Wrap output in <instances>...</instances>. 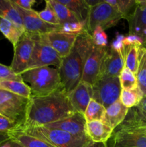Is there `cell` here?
Instances as JSON below:
<instances>
[{
    "instance_id": "32",
    "label": "cell",
    "mask_w": 146,
    "mask_h": 147,
    "mask_svg": "<svg viewBox=\"0 0 146 147\" xmlns=\"http://www.w3.org/2000/svg\"><path fill=\"white\" fill-rule=\"evenodd\" d=\"M119 79L123 90H131L138 87L136 75L126 67L122 70Z\"/></svg>"
},
{
    "instance_id": "12",
    "label": "cell",
    "mask_w": 146,
    "mask_h": 147,
    "mask_svg": "<svg viewBox=\"0 0 146 147\" xmlns=\"http://www.w3.org/2000/svg\"><path fill=\"white\" fill-rule=\"evenodd\" d=\"M107 47H100L93 45L92 49L84 64L81 81L94 86L100 79V70L103 57L107 52Z\"/></svg>"
},
{
    "instance_id": "30",
    "label": "cell",
    "mask_w": 146,
    "mask_h": 147,
    "mask_svg": "<svg viewBox=\"0 0 146 147\" xmlns=\"http://www.w3.org/2000/svg\"><path fill=\"white\" fill-rule=\"evenodd\" d=\"M144 98L143 93L138 87L134 90H122L120 96V101L128 109L135 107L139 104Z\"/></svg>"
},
{
    "instance_id": "31",
    "label": "cell",
    "mask_w": 146,
    "mask_h": 147,
    "mask_svg": "<svg viewBox=\"0 0 146 147\" xmlns=\"http://www.w3.org/2000/svg\"><path fill=\"white\" fill-rule=\"evenodd\" d=\"M114 7L124 19H127L136 7V0H105Z\"/></svg>"
},
{
    "instance_id": "43",
    "label": "cell",
    "mask_w": 146,
    "mask_h": 147,
    "mask_svg": "<svg viewBox=\"0 0 146 147\" xmlns=\"http://www.w3.org/2000/svg\"><path fill=\"white\" fill-rule=\"evenodd\" d=\"M102 1V0H85V2L87 3V5L89 6V7H94V6L97 5L99 3H100Z\"/></svg>"
},
{
    "instance_id": "41",
    "label": "cell",
    "mask_w": 146,
    "mask_h": 147,
    "mask_svg": "<svg viewBox=\"0 0 146 147\" xmlns=\"http://www.w3.org/2000/svg\"><path fill=\"white\" fill-rule=\"evenodd\" d=\"M86 147H107V143H95L91 142Z\"/></svg>"
},
{
    "instance_id": "38",
    "label": "cell",
    "mask_w": 146,
    "mask_h": 147,
    "mask_svg": "<svg viewBox=\"0 0 146 147\" xmlns=\"http://www.w3.org/2000/svg\"><path fill=\"white\" fill-rule=\"evenodd\" d=\"M125 37V36H124L123 34H117L116 35L115 38L112 42L111 45L110 46V48L125 54V47L124 45Z\"/></svg>"
},
{
    "instance_id": "36",
    "label": "cell",
    "mask_w": 146,
    "mask_h": 147,
    "mask_svg": "<svg viewBox=\"0 0 146 147\" xmlns=\"http://www.w3.org/2000/svg\"><path fill=\"white\" fill-rule=\"evenodd\" d=\"M23 81L21 75L14 73L10 66H6L0 63V81Z\"/></svg>"
},
{
    "instance_id": "16",
    "label": "cell",
    "mask_w": 146,
    "mask_h": 147,
    "mask_svg": "<svg viewBox=\"0 0 146 147\" xmlns=\"http://www.w3.org/2000/svg\"><path fill=\"white\" fill-rule=\"evenodd\" d=\"M125 67V54L107 47L103 57L100 78L107 77H119Z\"/></svg>"
},
{
    "instance_id": "14",
    "label": "cell",
    "mask_w": 146,
    "mask_h": 147,
    "mask_svg": "<svg viewBox=\"0 0 146 147\" xmlns=\"http://www.w3.org/2000/svg\"><path fill=\"white\" fill-rule=\"evenodd\" d=\"M86 121L84 114L74 112L71 116L61 119L58 121L45 125V127L60 129L72 135L80 137L87 136L86 133ZM88 137V136H87Z\"/></svg>"
},
{
    "instance_id": "18",
    "label": "cell",
    "mask_w": 146,
    "mask_h": 147,
    "mask_svg": "<svg viewBox=\"0 0 146 147\" xmlns=\"http://www.w3.org/2000/svg\"><path fill=\"white\" fill-rule=\"evenodd\" d=\"M118 129H146V96L128 113Z\"/></svg>"
},
{
    "instance_id": "37",
    "label": "cell",
    "mask_w": 146,
    "mask_h": 147,
    "mask_svg": "<svg viewBox=\"0 0 146 147\" xmlns=\"http://www.w3.org/2000/svg\"><path fill=\"white\" fill-rule=\"evenodd\" d=\"M19 129L20 126L19 125L0 114V134L9 135L11 133Z\"/></svg>"
},
{
    "instance_id": "21",
    "label": "cell",
    "mask_w": 146,
    "mask_h": 147,
    "mask_svg": "<svg viewBox=\"0 0 146 147\" xmlns=\"http://www.w3.org/2000/svg\"><path fill=\"white\" fill-rule=\"evenodd\" d=\"M0 17L13 23L22 33L25 32L21 16L11 0H0Z\"/></svg>"
},
{
    "instance_id": "7",
    "label": "cell",
    "mask_w": 146,
    "mask_h": 147,
    "mask_svg": "<svg viewBox=\"0 0 146 147\" xmlns=\"http://www.w3.org/2000/svg\"><path fill=\"white\" fill-rule=\"evenodd\" d=\"M92 87V99L105 109L120 100L123 90L119 77L101 78Z\"/></svg>"
},
{
    "instance_id": "1",
    "label": "cell",
    "mask_w": 146,
    "mask_h": 147,
    "mask_svg": "<svg viewBox=\"0 0 146 147\" xmlns=\"http://www.w3.org/2000/svg\"><path fill=\"white\" fill-rule=\"evenodd\" d=\"M74 112L67 92L61 87L47 96H31L24 126H45L68 117Z\"/></svg>"
},
{
    "instance_id": "20",
    "label": "cell",
    "mask_w": 146,
    "mask_h": 147,
    "mask_svg": "<svg viewBox=\"0 0 146 147\" xmlns=\"http://www.w3.org/2000/svg\"><path fill=\"white\" fill-rule=\"evenodd\" d=\"M129 109L121 103L120 100L110 105L106 109L103 121L113 131L118 127L125 119Z\"/></svg>"
},
{
    "instance_id": "27",
    "label": "cell",
    "mask_w": 146,
    "mask_h": 147,
    "mask_svg": "<svg viewBox=\"0 0 146 147\" xmlns=\"http://www.w3.org/2000/svg\"><path fill=\"white\" fill-rule=\"evenodd\" d=\"M47 1L54 9L60 21V25L70 22H80L75 14L70 11L67 7L61 4L58 0H47Z\"/></svg>"
},
{
    "instance_id": "40",
    "label": "cell",
    "mask_w": 146,
    "mask_h": 147,
    "mask_svg": "<svg viewBox=\"0 0 146 147\" xmlns=\"http://www.w3.org/2000/svg\"><path fill=\"white\" fill-rule=\"evenodd\" d=\"M14 4L25 10H31L32 6L36 3L35 0H11Z\"/></svg>"
},
{
    "instance_id": "11",
    "label": "cell",
    "mask_w": 146,
    "mask_h": 147,
    "mask_svg": "<svg viewBox=\"0 0 146 147\" xmlns=\"http://www.w3.org/2000/svg\"><path fill=\"white\" fill-rule=\"evenodd\" d=\"M41 41L54 49L62 58L67 57L74 45L77 34H68L62 31L52 32L43 34H37Z\"/></svg>"
},
{
    "instance_id": "28",
    "label": "cell",
    "mask_w": 146,
    "mask_h": 147,
    "mask_svg": "<svg viewBox=\"0 0 146 147\" xmlns=\"http://www.w3.org/2000/svg\"><path fill=\"white\" fill-rule=\"evenodd\" d=\"M137 86L143 93L144 97L146 96V47H141L139 54V66L136 73Z\"/></svg>"
},
{
    "instance_id": "24",
    "label": "cell",
    "mask_w": 146,
    "mask_h": 147,
    "mask_svg": "<svg viewBox=\"0 0 146 147\" xmlns=\"http://www.w3.org/2000/svg\"><path fill=\"white\" fill-rule=\"evenodd\" d=\"M0 88L26 98L30 99L31 97V88L24 81H0Z\"/></svg>"
},
{
    "instance_id": "8",
    "label": "cell",
    "mask_w": 146,
    "mask_h": 147,
    "mask_svg": "<svg viewBox=\"0 0 146 147\" xmlns=\"http://www.w3.org/2000/svg\"><path fill=\"white\" fill-rule=\"evenodd\" d=\"M34 45L35 40L33 34L24 32L21 36L19 41L14 47V56L10 65L14 73L18 75H21L27 70Z\"/></svg>"
},
{
    "instance_id": "22",
    "label": "cell",
    "mask_w": 146,
    "mask_h": 147,
    "mask_svg": "<svg viewBox=\"0 0 146 147\" xmlns=\"http://www.w3.org/2000/svg\"><path fill=\"white\" fill-rule=\"evenodd\" d=\"M61 4L65 6L72 11L79 21L87 26L90 7L85 2V0H58Z\"/></svg>"
},
{
    "instance_id": "10",
    "label": "cell",
    "mask_w": 146,
    "mask_h": 147,
    "mask_svg": "<svg viewBox=\"0 0 146 147\" xmlns=\"http://www.w3.org/2000/svg\"><path fill=\"white\" fill-rule=\"evenodd\" d=\"M14 4L21 16L25 32L32 34H43L52 32L60 31L61 30V25H54L43 21L37 11L33 9H23L15 4Z\"/></svg>"
},
{
    "instance_id": "9",
    "label": "cell",
    "mask_w": 146,
    "mask_h": 147,
    "mask_svg": "<svg viewBox=\"0 0 146 147\" xmlns=\"http://www.w3.org/2000/svg\"><path fill=\"white\" fill-rule=\"evenodd\" d=\"M33 35L35 40V45L27 70L36 67H50V65L54 66L59 70L62 58L54 49L41 41L37 34Z\"/></svg>"
},
{
    "instance_id": "35",
    "label": "cell",
    "mask_w": 146,
    "mask_h": 147,
    "mask_svg": "<svg viewBox=\"0 0 146 147\" xmlns=\"http://www.w3.org/2000/svg\"><path fill=\"white\" fill-rule=\"evenodd\" d=\"M91 35L94 45L100 47H108V38L104 30L102 27H96Z\"/></svg>"
},
{
    "instance_id": "23",
    "label": "cell",
    "mask_w": 146,
    "mask_h": 147,
    "mask_svg": "<svg viewBox=\"0 0 146 147\" xmlns=\"http://www.w3.org/2000/svg\"><path fill=\"white\" fill-rule=\"evenodd\" d=\"M10 139L24 147H54L39 138L29 135L21 131H16L9 134Z\"/></svg>"
},
{
    "instance_id": "42",
    "label": "cell",
    "mask_w": 146,
    "mask_h": 147,
    "mask_svg": "<svg viewBox=\"0 0 146 147\" xmlns=\"http://www.w3.org/2000/svg\"><path fill=\"white\" fill-rule=\"evenodd\" d=\"M10 136L8 134H0V146L2 144L5 143L7 141L10 140Z\"/></svg>"
},
{
    "instance_id": "25",
    "label": "cell",
    "mask_w": 146,
    "mask_h": 147,
    "mask_svg": "<svg viewBox=\"0 0 146 147\" xmlns=\"http://www.w3.org/2000/svg\"><path fill=\"white\" fill-rule=\"evenodd\" d=\"M0 32L14 47L24 34L13 23L1 17H0Z\"/></svg>"
},
{
    "instance_id": "3",
    "label": "cell",
    "mask_w": 146,
    "mask_h": 147,
    "mask_svg": "<svg viewBox=\"0 0 146 147\" xmlns=\"http://www.w3.org/2000/svg\"><path fill=\"white\" fill-rule=\"evenodd\" d=\"M21 76L31 88V96H47L62 87L60 71L54 67H36L26 70Z\"/></svg>"
},
{
    "instance_id": "45",
    "label": "cell",
    "mask_w": 146,
    "mask_h": 147,
    "mask_svg": "<svg viewBox=\"0 0 146 147\" xmlns=\"http://www.w3.org/2000/svg\"><path fill=\"white\" fill-rule=\"evenodd\" d=\"M0 147H11V142H10V140L7 141V142H5V143L2 144L0 146Z\"/></svg>"
},
{
    "instance_id": "33",
    "label": "cell",
    "mask_w": 146,
    "mask_h": 147,
    "mask_svg": "<svg viewBox=\"0 0 146 147\" xmlns=\"http://www.w3.org/2000/svg\"><path fill=\"white\" fill-rule=\"evenodd\" d=\"M45 3L46 6L44 9L38 12L40 17L43 21L49 23V24H54V25H60V21H59L58 17H57L54 9L52 7L47 0L45 1Z\"/></svg>"
},
{
    "instance_id": "29",
    "label": "cell",
    "mask_w": 146,
    "mask_h": 147,
    "mask_svg": "<svg viewBox=\"0 0 146 147\" xmlns=\"http://www.w3.org/2000/svg\"><path fill=\"white\" fill-rule=\"evenodd\" d=\"M105 110L106 109L102 105L99 103L94 99H92L84 113V119L87 122L93 121H103L104 119Z\"/></svg>"
},
{
    "instance_id": "17",
    "label": "cell",
    "mask_w": 146,
    "mask_h": 147,
    "mask_svg": "<svg viewBox=\"0 0 146 147\" xmlns=\"http://www.w3.org/2000/svg\"><path fill=\"white\" fill-rule=\"evenodd\" d=\"M67 95L74 111L84 114L89 103L92 99L93 87L89 83L81 81Z\"/></svg>"
},
{
    "instance_id": "19",
    "label": "cell",
    "mask_w": 146,
    "mask_h": 147,
    "mask_svg": "<svg viewBox=\"0 0 146 147\" xmlns=\"http://www.w3.org/2000/svg\"><path fill=\"white\" fill-rule=\"evenodd\" d=\"M86 133L92 142L107 143L113 130L102 121H93L86 123Z\"/></svg>"
},
{
    "instance_id": "2",
    "label": "cell",
    "mask_w": 146,
    "mask_h": 147,
    "mask_svg": "<svg viewBox=\"0 0 146 147\" xmlns=\"http://www.w3.org/2000/svg\"><path fill=\"white\" fill-rule=\"evenodd\" d=\"M93 45L92 35L86 29L77 36L70 54L62 60L59 71L62 85L67 93L81 82L84 64Z\"/></svg>"
},
{
    "instance_id": "39",
    "label": "cell",
    "mask_w": 146,
    "mask_h": 147,
    "mask_svg": "<svg viewBox=\"0 0 146 147\" xmlns=\"http://www.w3.org/2000/svg\"><path fill=\"white\" fill-rule=\"evenodd\" d=\"M143 40L140 37L135 34H129L128 35L125 36L124 39V45L125 47L130 45H138L143 46Z\"/></svg>"
},
{
    "instance_id": "5",
    "label": "cell",
    "mask_w": 146,
    "mask_h": 147,
    "mask_svg": "<svg viewBox=\"0 0 146 147\" xmlns=\"http://www.w3.org/2000/svg\"><path fill=\"white\" fill-rule=\"evenodd\" d=\"M29 100L0 88V114L17 123L21 129L27 120Z\"/></svg>"
},
{
    "instance_id": "34",
    "label": "cell",
    "mask_w": 146,
    "mask_h": 147,
    "mask_svg": "<svg viewBox=\"0 0 146 147\" xmlns=\"http://www.w3.org/2000/svg\"><path fill=\"white\" fill-rule=\"evenodd\" d=\"M86 29H87L86 24L81 22H66L61 24L60 31L68 33V34L78 35Z\"/></svg>"
},
{
    "instance_id": "26",
    "label": "cell",
    "mask_w": 146,
    "mask_h": 147,
    "mask_svg": "<svg viewBox=\"0 0 146 147\" xmlns=\"http://www.w3.org/2000/svg\"><path fill=\"white\" fill-rule=\"evenodd\" d=\"M142 46L130 45L125 47V67L136 75L139 66V54Z\"/></svg>"
},
{
    "instance_id": "44",
    "label": "cell",
    "mask_w": 146,
    "mask_h": 147,
    "mask_svg": "<svg viewBox=\"0 0 146 147\" xmlns=\"http://www.w3.org/2000/svg\"><path fill=\"white\" fill-rule=\"evenodd\" d=\"M10 142H11V147H24L23 146H21V144H19V143L16 142L15 141L12 140V139H10Z\"/></svg>"
},
{
    "instance_id": "6",
    "label": "cell",
    "mask_w": 146,
    "mask_h": 147,
    "mask_svg": "<svg viewBox=\"0 0 146 147\" xmlns=\"http://www.w3.org/2000/svg\"><path fill=\"white\" fill-rule=\"evenodd\" d=\"M123 18L122 14L114 7L105 0H102L98 4L90 8L87 29L92 34L97 27L107 30L115 26Z\"/></svg>"
},
{
    "instance_id": "15",
    "label": "cell",
    "mask_w": 146,
    "mask_h": 147,
    "mask_svg": "<svg viewBox=\"0 0 146 147\" xmlns=\"http://www.w3.org/2000/svg\"><path fill=\"white\" fill-rule=\"evenodd\" d=\"M126 20L129 24V34H135L146 43V0H136V7Z\"/></svg>"
},
{
    "instance_id": "4",
    "label": "cell",
    "mask_w": 146,
    "mask_h": 147,
    "mask_svg": "<svg viewBox=\"0 0 146 147\" xmlns=\"http://www.w3.org/2000/svg\"><path fill=\"white\" fill-rule=\"evenodd\" d=\"M17 131L42 139L54 147H86L92 142L87 136H76L60 129L44 126H24Z\"/></svg>"
},
{
    "instance_id": "13",
    "label": "cell",
    "mask_w": 146,
    "mask_h": 147,
    "mask_svg": "<svg viewBox=\"0 0 146 147\" xmlns=\"http://www.w3.org/2000/svg\"><path fill=\"white\" fill-rule=\"evenodd\" d=\"M112 147H146V129H118Z\"/></svg>"
}]
</instances>
